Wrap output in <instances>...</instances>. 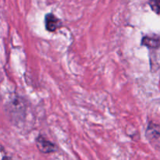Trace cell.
Returning a JSON list of instances; mask_svg holds the SVG:
<instances>
[{"label": "cell", "mask_w": 160, "mask_h": 160, "mask_svg": "<svg viewBox=\"0 0 160 160\" xmlns=\"http://www.w3.org/2000/svg\"><path fill=\"white\" fill-rule=\"evenodd\" d=\"M45 23L46 29L51 32L55 31L61 26V23L59 19L52 13H48L45 16Z\"/></svg>", "instance_id": "3"}, {"label": "cell", "mask_w": 160, "mask_h": 160, "mask_svg": "<svg viewBox=\"0 0 160 160\" xmlns=\"http://www.w3.org/2000/svg\"><path fill=\"white\" fill-rule=\"evenodd\" d=\"M36 145L39 151L42 152V153H45V154L55 152L57 149L56 145H54L50 141H48L42 135H39L36 138Z\"/></svg>", "instance_id": "2"}, {"label": "cell", "mask_w": 160, "mask_h": 160, "mask_svg": "<svg viewBox=\"0 0 160 160\" xmlns=\"http://www.w3.org/2000/svg\"><path fill=\"white\" fill-rule=\"evenodd\" d=\"M142 45L151 48H156L160 46V37H149L145 36L142 39Z\"/></svg>", "instance_id": "4"}, {"label": "cell", "mask_w": 160, "mask_h": 160, "mask_svg": "<svg viewBox=\"0 0 160 160\" xmlns=\"http://www.w3.org/2000/svg\"><path fill=\"white\" fill-rule=\"evenodd\" d=\"M2 160H14V159H12V158L9 157V156H4Z\"/></svg>", "instance_id": "5"}, {"label": "cell", "mask_w": 160, "mask_h": 160, "mask_svg": "<svg viewBox=\"0 0 160 160\" xmlns=\"http://www.w3.org/2000/svg\"><path fill=\"white\" fill-rule=\"evenodd\" d=\"M146 138L156 149L160 150V124L149 123L146 131Z\"/></svg>", "instance_id": "1"}]
</instances>
